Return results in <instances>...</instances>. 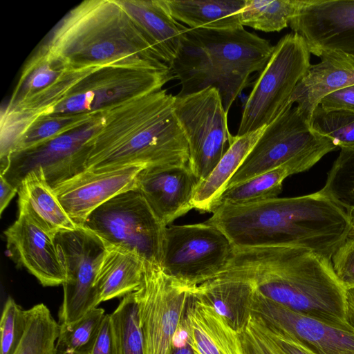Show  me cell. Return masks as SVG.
<instances>
[{"label":"cell","instance_id":"cell-23","mask_svg":"<svg viewBox=\"0 0 354 354\" xmlns=\"http://www.w3.org/2000/svg\"><path fill=\"white\" fill-rule=\"evenodd\" d=\"M18 195L19 209L53 238L59 233L79 227L66 212L41 169L26 175L18 189Z\"/></svg>","mask_w":354,"mask_h":354},{"label":"cell","instance_id":"cell-14","mask_svg":"<svg viewBox=\"0 0 354 354\" xmlns=\"http://www.w3.org/2000/svg\"><path fill=\"white\" fill-rule=\"evenodd\" d=\"M55 242L66 272L59 324H68L100 304L95 281L105 243L83 227L57 234Z\"/></svg>","mask_w":354,"mask_h":354},{"label":"cell","instance_id":"cell-47","mask_svg":"<svg viewBox=\"0 0 354 354\" xmlns=\"http://www.w3.org/2000/svg\"><path fill=\"white\" fill-rule=\"evenodd\" d=\"M351 221H354V209L348 212Z\"/></svg>","mask_w":354,"mask_h":354},{"label":"cell","instance_id":"cell-39","mask_svg":"<svg viewBox=\"0 0 354 354\" xmlns=\"http://www.w3.org/2000/svg\"><path fill=\"white\" fill-rule=\"evenodd\" d=\"M331 265L343 288H354V241L345 239L333 254Z\"/></svg>","mask_w":354,"mask_h":354},{"label":"cell","instance_id":"cell-42","mask_svg":"<svg viewBox=\"0 0 354 354\" xmlns=\"http://www.w3.org/2000/svg\"><path fill=\"white\" fill-rule=\"evenodd\" d=\"M91 354H118L110 314H106Z\"/></svg>","mask_w":354,"mask_h":354},{"label":"cell","instance_id":"cell-25","mask_svg":"<svg viewBox=\"0 0 354 354\" xmlns=\"http://www.w3.org/2000/svg\"><path fill=\"white\" fill-rule=\"evenodd\" d=\"M254 292L248 283L230 279H214L194 288L196 297L213 306L240 334L252 315Z\"/></svg>","mask_w":354,"mask_h":354},{"label":"cell","instance_id":"cell-40","mask_svg":"<svg viewBox=\"0 0 354 354\" xmlns=\"http://www.w3.org/2000/svg\"><path fill=\"white\" fill-rule=\"evenodd\" d=\"M261 320L270 335L286 354H317L293 335L280 328L266 324L262 319Z\"/></svg>","mask_w":354,"mask_h":354},{"label":"cell","instance_id":"cell-26","mask_svg":"<svg viewBox=\"0 0 354 354\" xmlns=\"http://www.w3.org/2000/svg\"><path fill=\"white\" fill-rule=\"evenodd\" d=\"M171 15L191 29L226 30L242 26L245 0H163Z\"/></svg>","mask_w":354,"mask_h":354},{"label":"cell","instance_id":"cell-21","mask_svg":"<svg viewBox=\"0 0 354 354\" xmlns=\"http://www.w3.org/2000/svg\"><path fill=\"white\" fill-rule=\"evenodd\" d=\"M185 317L193 354H246L241 334L194 290Z\"/></svg>","mask_w":354,"mask_h":354},{"label":"cell","instance_id":"cell-17","mask_svg":"<svg viewBox=\"0 0 354 354\" xmlns=\"http://www.w3.org/2000/svg\"><path fill=\"white\" fill-rule=\"evenodd\" d=\"M252 315L301 341L317 354H354V330L294 312L255 290Z\"/></svg>","mask_w":354,"mask_h":354},{"label":"cell","instance_id":"cell-3","mask_svg":"<svg viewBox=\"0 0 354 354\" xmlns=\"http://www.w3.org/2000/svg\"><path fill=\"white\" fill-rule=\"evenodd\" d=\"M174 104V96L161 88L103 111L87 142L86 170L189 166L188 144Z\"/></svg>","mask_w":354,"mask_h":354},{"label":"cell","instance_id":"cell-16","mask_svg":"<svg viewBox=\"0 0 354 354\" xmlns=\"http://www.w3.org/2000/svg\"><path fill=\"white\" fill-rule=\"evenodd\" d=\"M146 168L133 165L104 171L85 170L53 189L69 217L82 227L99 206L120 194L137 189L139 176Z\"/></svg>","mask_w":354,"mask_h":354},{"label":"cell","instance_id":"cell-27","mask_svg":"<svg viewBox=\"0 0 354 354\" xmlns=\"http://www.w3.org/2000/svg\"><path fill=\"white\" fill-rule=\"evenodd\" d=\"M266 127L242 136H235L230 147L206 179L198 183L192 200L193 208L213 212L215 202L225 185L248 156Z\"/></svg>","mask_w":354,"mask_h":354},{"label":"cell","instance_id":"cell-10","mask_svg":"<svg viewBox=\"0 0 354 354\" xmlns=\"http://www.w3.org/2000/svg\"><path fill=\"white\" fill-rule=\"evenodd\" d=\"M174 113L186 138L189 166L198 180L210 174L233 142L227 114L216 88L174 96Z\"/></svg>","mask_w":354,"mask_h":354},{"label":"cell","instance_id":"cell-43","mask_svg":"<svg viewBox=\"0 0 354 354\" xmlns=\"http://www.w3.org/2000/svg\"><path fill=\"white\" fill-rule=\"evenodd\" d=\"M172 348L171 354H193L189 344V334L185 313L183 316L175 333Z\"/></svg>","mask_w":354,"mask_h":354},{"label":"cell","instance_id":"cell-38","mask_svg":"<svg viewBox=\"0 0 354 354\" xmlns=\"http://www.w3.org/2000/svg\"><path fill=\"white\" fill-rule=\"evenodd\" d=\"M241 335L246 354H286L270 335L258 316H250Z\"/></svg>","mask_w":354,"mask_h":354},{"label":"cell","instance_id":"cell-12","mask_svg":"<svg viewBox=\"0 0 354 354\" xmlns=\"http://www.w3.org/2000/svg\"><path fill=\"white\" fill-rule=\"evenodd\" d=\"M195 286L167 274L146 262L139 287L133 291L138 306L145 354H171L173 340Z\"/></svg>","mask_w":354,"mask_h":354},{"label":"cell","instance_id":"cell-24","mask_svg":"<svg viewBox=\"0 0 354 354\" xmlns=\"http://www.w3.org/2000/svg\"><path fill=\"white\" fill-rule=\"evenodd\" d=\"M145 265L136 253L105 243L95 281L100 303L135 291L141 283Z\"/></svg>","mask_w":354,"mask_h":354},{"label":"cell","instance_id":"cell-6","mask_svg":"<svg viewBox=\"0 0 354 354\" xmlns=\"http://www.w3.org/2000/svg\"><path fill=\"white\" fill-rule=\"evenodd\" d=\"M174 77L140 63L113 62L66 71L46 89L12 106L30 118L55 114L98 113L160 90Z\"/></svg>","mask_w":354,"mask_h":354},{"label":"cell","instance_id":"cell-33","mask_svg":"<svg viewBox=\"0 0 354 354\" xmlns=\"http://www.w3.org/2000/svg\"><path fill=\"white\" fill-rule=\"evenodd\" d=\"M110 315L118 354H145L144 337L133 292L123 297Z\"/></svg>","mask_w":354,"mask_h":354},{"label":"cell","instance_id":"cell-22","mask_svg":"<svg viewBox=\"0 0 354 354\" xmlns=\"http://www.w3.org/2000/svg\"><path fill=\"white\" fill-rule=\"evenodd\" d=\"M160 58L169 66L187 29L169 13L163 0H118Z\"/></svg>","mask_w":354,"mask_h":354},{"label":"cell","instance_id":"cell-4","mask_svg":"<svg viewBox=\"0 0 354 354\" xmlns=\"http://www.w3.org/2000/svg\"><path fill=\"white\" fill-rule=\"evenodd\" d=\"M44 45L68 68L129 62L171 70L118 0L82 2L62 19Z\"/></svg>","mask_w":354,"mask_h":354},{"label":"cell","instance_id":"cell-19","mask_svg":"<svg viewBox=\"0 0 354 354\" xmlns=\"http://www.w3.org/2000/svg\"><path fill=\"white\" fill-rule=\"evenodd\" d=\"M198 184L189 166L146 168L139 176L138 189L167 227L194 209L192 200Z\"/></svg>","mask_w":354,"mask_h":354},{"label":"cell","instance_id":"cell-11","mask_svg":"<svg viewBox=\"0 0 354 354\" xmlns=\"http://www.w3.org/2000/svg\"><path fill=\"white\" fill-rule=\"evenodd\" d=\"M233 250L226 235L207 222L169 225L165 229L161 268L172 278L196 286L219 274Z\"/></svg>","mask_w":354,"mask_h":354},{"label":"cell","instance_id":"cell-44","mask_svg":"<svg viewBox=\"0 0 354 354\" xmlns=\"http://www.w3.org/2000/svg\"><path fill=\"white\" fill-rule=\"evenodd\" d=\"M0 214L1 215L12 198L18 193V189L12 185L1 175H0Z\"/></svg>","mask_w":354,"mask_h":354},{"label":"cell","instance_id":"cell-35","mask_svg":"<svg viewBox=\"0 0 354 354\" xmlns=\"http://www.w3.org/2000/svg\"><path fill=\"white\" fill-rule=\"evenodd\" d=\"M319 192L347 212L354 209V146L341 149Z\"/></svg>","mask_w":354,"mask_h":354},{"label":"cell","instance_id":"cell-37","mask_svg":"<svg viewBox=\"0 0 354 354\" xmlns=\"http://www.w3.org/2000/svg\"><path fill=\"white\" fill-rule=\"evenodd\" d=\"M28 310L9 297L3 306L1 322L0 354H15L26 333Z\"/></svg>","mask_w":354,"mask_h":354},{"label":"cell","instance_id":"cell-5","mask_svg":"<svg viewBox=\"0 0 354 354\" xmlns=\"http://www.w3.org/2000/svg\"><path fill=\"white\" fill-rule=\"evenodd\" d=\"M274 49L269 41L243 26L226 30L187 28L178 53L170 65L181 85L178 95L212 86L229 110L247 86L250 76L261 72Z\"/></svg>","mask_w":354,"mask_h":354},{"label":"cell","instance_id":"cell-46","mask_svg":"<svg viewBox=\"0 0 354 354\" xmlns=\"http://www.w3.org/2000/svg\"><path fill=\"white\" fill-rule=\"evenodd\" d=\"M351 226L347 234L346 239L354 241V221H351Z\"/></svg>","mask_w":354,"mask_h":354},{"label":"cell","instance_id":"cell-2","mask_svg":"<svg viewBox=\"0 0 354 354\" xmlns=\"http://www.w3.org/2000/svg\"><path fill=\"white\" fill-rule=\"evenodd\" d=\"M205 222L234 247L289 245L307 248L331 261L351 226L348 212L319 191L242 205H222Z\"/></svg>","mask_w":354,"mask_h":354},{"label":"cell","instance_id":"cell-32","mask_svg":"<svg viewBox=\"0 0 354 354\" xmlns=\"http://www.w3.org/2000/svg\"><path fill=\"white\" fill-rule=\"evenodd\" d=\"M105 315L96 307L73 323L59 324L55 354H91Z\"/></svg>","mask_w":354,"mask_h":354},{"label":"cell","instance_id":"cell-20","mask_svg":"<svg viewBox=\"0 0 354 354\" xmlns=\"http://www.w3.org/2000/svg\"><path fill=\"white\" fill-rule=\"evenodd\" d=\"M297 85L289 103L309 120L320 100L336 90L354 84V56L340 51L322 54Z\"/></svg>","mask_w":354,"mask_h":354},{"label":"cell","instance_id":"cell-31","mask_svg":"<svg viewBox=\"0 0 354 354\" xmlns=\"http://www.w3.org/2000/svg\"><path fill=\"white\" fill-rule=\"evenodd\" d=\"M300 0H245L239 12L242 26L266 32H279L289 26Z\"/></svg>","mask_w":354,"mask_h":354},{"label":"cell","instance_id":"cell-41","mask_svg":"<svg viewBox=\"0 0 354 354\" xmlns=\"http://www.w3.org/2000/svg\"><path fill=\"white\" fill-rule=\"evenodd\" d=\"M325 109H342L354 112V84L324 96L319 104Z\"/></svg>","mask_w":354,"mask_h":354},{"label":"cell","instance_id":"cell-8","mask_svg":"<svg viewBox=\"0 0 354 354\" xmlns=\"http://www.w3.org/2000/svg\"><path fill=\"white\" fill-rule=\"evenodd\" d=\"M83 227L104 243L122 247L161 267L165 227L137 189L107 201L88 216Z\"/></svg>","mask_w":354,"mask_h":354},{"label":"cell","instance_id":"cell-30","mask_svg":"<svg viewBox=\"0 0 354 354\" xmlns=\"http://www.w3.org/2000/svg\"><path fill=\"white\" fill-rule=\"evenodd\" d=\"M15 111L22 119L26 128L10 155L81 127L93 121L100 113L55 114L30 118L22 112Z\"/></svg>","mask_w":354,"mask_h":354},{"label":"cell","instance_id":"cell-28","mask_svg":"<svg viewBox=\"0 0 354 354\" xmlns=\"http://www.w3.org/2000/svg\"><path fill=\"white\" fill-rule=\"evenodd\" d=\"M300 172L302 171L298 167L284 165L228 187L215 202L214 211L222 205H242L277 198L281 192L283 180Z\"/></svg>","mask_w":354,"mask_h":354},{"label":"cell","instance_id":"cell-36","mask_svg":"<svg viewBox=\"0 0 354 354\" xmlns=\"http://www.w3.org/2000/svg\"><path fill=\"white\" fill-rule=\"evenodd\" d=\"M312 129L331 140L337 147L354 146V112L325 109L318 105L310 118Z\"/></svg>","mask_w":354,"mask_h":354},{"label":"cell","instance_id":"cell-13","mask_svg":"<svg viewBox=\"0 0 354 354\" xmlns=\"http://www.w3.org/2000/svg\"><path fill=\"white\" fill-rule=\"evenodd\" d=\"M101 113L93 121L81 127L11 153L1 165L0 175L19 189L28 173L41 169L53 188L83 172L89 151L86 143L100 125Z\"/></svg>","mask_w":354,"mask_h":354},{"label":"cell","instance_id":"cell-7","mask_svg":"<svg viewBox=\"0 0 354 354\" xmlns=\"http://www.w3.org/2000/svg\"><path fill=\"white\" fill-rule=\"evenodd\" d=\"M336 148L331 140L314 131L306 116L290 103L266 127L225 189L284 165L306 171Z\"/></svg>","mask_w":354,"mask_h":354},{"label":"cell","instance_id":"cell-34","mask_svg":"<svg viewBox=\"0 0 354 354\" xmlns=\"http://www.w3.org/2000/svg\"><path fill=\"white\" fill-rule=\"evenodd\" d=\"M27 310V328L15 354H55L59 323L44 304H38Z\"/></svg>","mask_w":354,"mask_h":354},{"label":"cell","instance_id":"cell-45","mask_svg":"<svg viewBox=\"0 0 354 354\" xmlns=\"http://www.w3.org/2000/svg\"><path fill=\"white\" fill-rule=\"evenodd\" d=\"M345 314L348 326L354 330V288L346 290Z\"/></svg>","mask_w":354,"mask_h":354},{"label":"cell","instance_id":"cell-18","mask_svg":"<svg viewBox=\"0 0 354 354\" xmlns=\"http://www.w3.org/2000/svg\"><path fill=\"white\" fill-rule=\"evenodd\" d=\"M7 250L43 286H57L66 279L64 266L53 238L26 212L19 209L17 219L5 232Z\"/></svg>","mask_w":354,"mask_h":354},{"label":"cell","instance_id":"cell-29","mask_svg":"<svg viewBox=\"0 0 354 354\" xmlns=\"http://www.w3.org/2000/svg\"><path fill=\"white\" fill-rule=\"evenodd\" d=\"M66 68L59 57L42 45L24 66L8 105H15L46 89Z\"/></svg>","mask_w":354,"mask_h":354},{"label":"cell","instance_id":"cell-15","mask_svg":"<svg viewBox=\"0 0 354 354\" xmlns=\"http://www.w3.org/2000/svg\"><path fill=\"white\" fill-rule=\"evenodd\" d=\"M289 26L317 57L330 51L354 56V0H300Z\"/></svg>","mask_w":354,"mask_h":354},{"label":"cell","instance_id":"cell-1","mask_svg":"<svg viewBox=\"0 0 354 354\" xmlns=\"http://www.w3.org/2000/svg\"><path fill=\"white\" fill-rule=\"evenodd\" d=\"M214 279L245 281L260 295L294 312L351 329L346 290L331 261L307 248L234 247L227 266Z\"/></svg>","mask_w":354,"mask_h":354},{"label":"cell","instance_id":"cell-9","mask_svg":"<svg viewBox=\"0 0 354 354\" xmlns=\"http://www.w3.org/2000/svg\"><path fill=\"white\" fill-rule=\"evenodd\" d=\"M310 60V53L299 35L280 39L245 102L236 136L266 127L281 113L311 65Z\"/></svg>","mask_w":354,"mask_h":354}]
</instances>
